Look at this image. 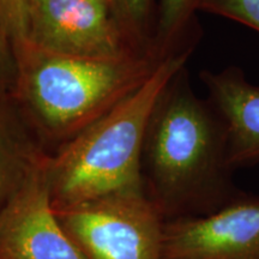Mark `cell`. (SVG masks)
Instances as JSON below:
<instances>
[{"label": "cell", "mask_w": 259, "mask_h": 259, "mask_svg": "<svg viewBox=\"0 0 259 259\" xmlns=\"http://www.w3.org/2000/svg\"><path fill=\"white\" fill-rule=\"evenodd\" d=\"M222 119L199 99L186 66L168 83L145 136L144 190L166 219L200 216L226 205L242 191L232 183Z\"/></svg>", "instance_id": "1"}, {"label": "cell", "mask_w": 259, "mask_h": 259, "mask_svg": "<svg viewBox=\"0 0 259 259\" xmlns=\"http://www.w3.org/2000/svg\"><path fill=\"white\" fill-rule=\"evenodd\" d=\"M18 79L12 102L40 142L57 149L143 84L163 58L155 52L125 58L69 56L16 42Z\"/></svg>", "instance_id": "2"}, {"label": "cell", "mask_w": 259, "mask_h": 259, "mask_svg": "<svg viewBox=\"0 0 259 259\" xmlns=\"http://www.w3.org/2000/svg\"><path fill=\"white\" fill-rule=\"evenodd\" d=\"M192 46L164 57L148 79L48 157L54 210L124 191L144 190L142 157L161 94L186 66ZM145 191V190H144Z\"/></svg>", "instance_id": "3"}, {"label": "cell", "mask_w": 259, "mask_h": 259, "mask_svg": "<svg viewBox=\"0 0 259 259\" xmlns=\"http://www.w3.org/2000/svg\"><path fill=\"white\" fill-rule=\"evenodd\" d=\"M85 259H167L166 219L144 190L54 210Z\"/></svg>", "instance_id": "4"}, {"label": "cell", "mask_w": 259, "mask_h": 259, "mask_svg": "<svg viewBox=\"0 0 259 259\" xmlns=\"http://www.w3.org/2000/svg\"><path fill=\"white\" fill-rule=\"evenodd\" d=\"M25 38L77 57L113 59L155 52L126 30L112 0H29Z\"/></svg>", "instance_id": "5"}, {"label": "cell", "mask_w": 259, "mask_h": 259, "mask_svg": "<svg viewBox=\"0 0 259 259\" xmlns=\"http://www.w3.org/2000/svg\"><path fill=\"white\" fill-rule=\"evenodd\" d=\"M48 157L37 161L0 213V259H85L52 205Z\"/></svg>", "instance_id": "6"}, {"label": "cell", "mask_w": 259, "mask_h": 259, "mask_svg": "<svg viewBox=\"0 0 259 259\" xmlns=\"http://www.w3.org/2000/svg\"><path fill=\"white\" fill-rule=\"evenodd\" d=\"M167 259H259V197L241 192L215 211L169 220Z\"/></svg>", "instance_id": "7"}, {"label": "cell", "mask_w": 259, "mask_h": 259, "mask_svg": "<svg viewBox=\"0 0 259 259\" xmlns=\"http://www.w3.org/2000/svg\"><path fill=\"white\" fill-rule=\"evenodd\" d=\"M200 78L209 102L225 124L229 167L259 163V85L246 78L238 66L204 70Z\"/></svg>", "instance_id": "8"}, {"label": "cell", "mask_w": 259, "mask_h": 259, "mask_svg": "<svg viewBox=\"0 0 259 259\" xmlns=\"http://www.w3.org/2000/svg\"><path fill=\"white\" fill-rule=\"evenodd\" d=\"M48 151L12 102H0V213Z\"/></svg>", "instance_id": "9"}, {"label": "cell", "mask_w": 259, "mask_h": 259, "mask_svg": "<svg viewBox=\"0 0 259 259\" xmlns=\"http://www.w3.org/2000/svg\"><path fill=\"white\" fill-rule=\"evenodd\" d=\"M203 0H157L153 46L161 57L191 47L181 46L190 34Z\"/></svg>", "instance_id": "10"}, {"label": "cell", "mask_w": 259, "mask_h": 259, "mask_svg": "<svg viewBox=\"0 0 259 259\" xmlns=\"http://www.w3.org/2000/svg\"><path fill=\"white\" fill-rule=\"evenodd\" d=\"M114 9L118 18L135 40L142 47L155 51L153 38L157 0H114Z\"/></svg>", "instance_id": "11"}, {"label": "cell", "mask_w": 259, "mask_h": 259, "mask_svg": "<svg viewBox=\"0 0 259 259\" xmlns=\"http://www.w3.org/2000/svg\"><path fill=\"white\" fill-rule=\"evenodd\" d=\"M200 11L238 22L259 32V0H203Z\"/></svg>", "instance_id": "12"}, {"label": "cell", "mask_w": 259, "mask_h": 259, "mask_svg": "<svg viewBox=\"0 0 259 259\" xmlns=\"http://www.w3.org/2000/svg\"><path fill=\"white\" fill-rule=\"evenodd\" d=\"M18 79V60L12 38L0 24V102L12 100Z\"/></svg>", "instance_id": "13"}, {"label": "cell", "mask_w": 259, "mask_h": 259, "mask_svg": "<svg viewBox=\"0 0 259 259\" xmlns=\"http://www.w3.org/2000/svg\"><path fill=\"white\" fill-rule=\"evenodd\" d=\"M29 0H0V24L14 44L27 35Z\"/></svg>", "instance_id": "14"}, {"label": "cell", "mask_w": 259, "mask_h": 259, "mask_svg": "<svg viewBox=\"0 0 259 259\" xmlns=\"http://www.w3.org/2000/svg\"><path fill=\"white\" fill-rule=\"evenodd\" d=\"M112 2H113V4H114V0H112Z\"/></svg>", "instance_id": "15"}]
</instances>
